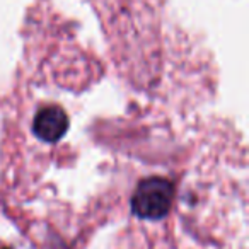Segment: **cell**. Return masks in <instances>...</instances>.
Masks as SVG:
<instances>
[{"label": "cell", "mask_w": 249, "mask_h": 249, "mask_svg": "<svg viewBox=\"0 0 249 249\" xmlns=\"http://www.w3.org/2000/svg\"><path fill=\"white\" fill-rule=\"evenodd\" d=\"M173 201V186L164 178H150L139 184L132 200L133 213L149 220L162 218Z\"/></svg>", "instance_id": "obj_1"}, {"label": "cell", "mask_w": 249, "mask_h": 249, "mask_svg": "<svg viewBox=\"0 0 249 249\" xmlns=\"http://www.w3.org/2000/svg\"><path fill=\"white\" fill-rule=\"evenodd\" d=\"M69 128V116L58 106H46L36 114L33 130L36 137L45 142H56Z\"/></svg>", "instance_id": "obj_2"}]
</instances>
